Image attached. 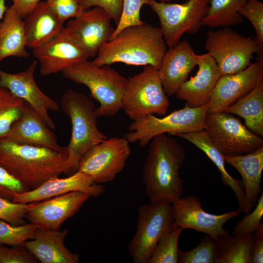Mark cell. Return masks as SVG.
<instances>
[{
  "label": "cell",
  "mask_w": 263,
  "mask_h": 263,
  "mask_svg": "<svg viewBox=\"0 0 263 263\" xmlns=\"http://www.w3.org/2000/svg\"><path fill=\"white\" fill-rule=\"evenodd\" d=\"M142 170L145 191L150 203L172 204L184 194L183 181L179 175L186 158L183 147L166 133L154 136Z\"/></svg>",
  "instance_id": "cell-1"
},
{
  "label": "cell",
  "mask_w": 263,
  "mask_h": 263,
  "mask_svg": "<svg viewBox=\"0 0 263 263\" xmlns=\"http://www.w3.org/2000/svg\"><path fill=\"white\" fill-rule=\"evenodd\" d=\"M67 148H48L0 139V166L29 190L64 173Z\"/></svg>",
  "instance_id": "cell-2"
},
{
  "label": "cell",
  "mask_w": 263,
  "mask_h": 263,
  "mask_svg": "<svg viewBox=\"0 0 263 263\" xmlns=\"http://www.w3.org/2000/svg\"><path fill=\"white\" fill-rule=\"evenodd\" d=\"M167 46L160 28L144 23L121 30L101 47L92 62L99 66L150 65L159 70Z\"/></svg>",
  "instance_id": "cell-3"
},
{
  "label": "cell",
  "mask_w": 263,
  "mask_h": 263,
  "mask_svg": "<svg viewBox=\"0 0 263 263\" xmlns=\"http://www.w3.org/2000/svg\"><path fill=\"white\" fill-rule=\"evenodd\" d=\"M59 106L69 117L72 126L64 172L71 175L77 170L83 154L108 137L98 128L93 101L84 94L69 89L62 94Z\"/></svg>",
  "instance_id": "cell-4"
},
{
  "label": "cell",
  "mask_w": 263,
  "mask_h": 263,
  "mask_svg": "<svg viewBox=\"0 0 263 263\" xmlns=\"http://www.w3.org/2000/svg\"><path fill=\"white\" fill-rule=\"evenodd\" d=\"M65 78L86 86L99 103L97 117H112L122 110L128 78L108 65L99 66L87 60L75 63L62 71Z\"/></svg>",
  "instance_id": "cell-5"
},
{
  "label": "cell",
  "mask_w": 263,
  "mask_h": 263,
  "mask_svg": "<svg viewBox=\"0 0 263 263\" xmlns=\"http://www.w3.org/2000/svg\"><path fill=\"white\" fill-rule=\"evenodd\" d=\"M208 103L199 107L187 104L181 109L158 117L150 114L133 120L124 137L130 143H137L145 147L155 136L164 133L169 135L205 130Z\"/></svg>",
  "instance_id": "cell-6"
},
{
  "label": "cell",
  "mask_w": 263,
  "mask_h": 263,
  "mask_svg": "<svg viewBox=\"0 0 263 263\" xmlns=\"http://www.w3.org/2000/svg\"><path fill=\"white\" fill-rule=\"evenodd\" d=\"M158 70L148 65L140 73L128 78L122 109L132 121L150 114L164 116L169 106Z\"/></svg>",
  "instance_id": "cell-7"
},
{
  "label": "cell",
  "mask_w": 263,
  "mask_h": 263,
  "mask_svg": "<svg viewBox=\"0 0 263 263\" xmlns=\"http://www.w3.org/2000/svg\"><path fill=\"white\" fill-rule=\"evenodd\" d=\"M210 0H188L183 3H175L150 0L148 5L158 17L167 46L176 45L185 33L194 34L199 31Z\"/></svg>",
  "instance_id": "cell-8"
},
{
  "label": "cell",
  "mask_w": 263,
  "mask_h": 263,
  "mask_svg": "<svg viewBox=\"0 0 263 263\" xmlns=\"http://www.w3.org/2000/svg\"><path fill=\"white\" fill-rule=\"evenodd\" d=\"M135 233L128 245L134 263H147L161 236L173 226L172 204L158 201L140 206Z\"/></svg>",
  "instance_id": "cell-9"
},
{
  "label": "cell",
  "mask_w": 263,
  "mask_h": 263,
  "mask_svg": "<svg viewBox=\"0 0 263 263\" xmlns=\"http://www.w3.org/2000/svg\"><path fill=\"white\" fill-rule=\"evenodd\" d=\"M205 46L222 75H232L246 68L258 48L251 37L241 35L229 27L209 31Z\"/></svg>",
  "instance_id": "cell-10"
},
{
  "label": "cell",
  "mask_w": 263,
  "mask_h": 263,
  "mask_svg": "<svg viewBox=\"0 0 263 263\" xmlns=\"http://www.w3.org/2000/svg\"><path fill=\"white\" fill-rule=\"evenodd\" d=\"M204 130L224 155H244L263 147L261 136L250 131L240 119L225 112L207 113Z\"/></svg>",
  "instance_id": "cell-11"
},
{
  "label": "cell",
  "mask_w": 263,
  "mask_h": 263,
  "mask_svg": "<svg viewBox=\"0 0 263 263\" xmlns=\"http://www.w3.org/2000/svg\"><path fill=\"white\" fill-rule=\"evenodd\" d=\"M131 153L130 142L124 137L107 138L83 154L77 170L96 184L111 182L123 170Z\"/></svg>",
  "instance_id": "cell-12"
},
{
  "label": "cell",
  "mask_w": 263,
  "mask_h": 263,
  "mask_svg": "<svg viewBox=\"0 0 263 263\" xmlns=\"http://www.w3.org/2000/svg\"><path fill=\"white\" fill-rule=\"evenodd\" d=\"M112 20L103 9L94 7L70 19L65 28L75 43L90 58L96 56L101 47L111 38L114 30Z\"/></svg>",
  "instance_id": "cell-13"
},
{
  "label": "cell",
  "mask_w": 263,
  "mask_h": 263,
  "mask_svg": "<svg viewBox=\"0 0 263 263\" xmlns=\"http://www.w3.org/2000/svg\"><path fill=\"white\" fill-rule=\"evenodd\" d=\"M37 64L34 61L24 71L12 74L0 70V85L29 104L50 129L55 123L49 114L50 111H58L59 104L45 94L36 82L34 74Z\"/></svg>",
  "instance_id": "cell-14"
},
{
  "label": "cell",
  "mask_w": 263,
  "mask_h": 263,
  "mask_svg": "<svg viewBox=\"0 0 263 263\" xmlns=\"http://www.w3.org/2000/svg\"><path fill=\"white\" fill-rule=\"evenodd\" d=\"M174 225L183 230L194 229L215 239L228 234L224 228L229 220L238 216V210L216 215L206 211L202 207L200 199L195 196H188L176 199L172 204Z\"/></svg>",
  "instance_id": "cell-15"
},
{
  "label": "cell",
  "mask_w": 263,
  "mask_h": 263,
  "mask_svg": "<svg viewBox=\"0 0 263 263\" xmlns=\"http://www.w3.org/2000/svg\"><path fill=\"white\" fill-rule=\"evenodd\" d=\"M86 193L75 191L28 204L25 218L38 228L59 229L72 217L90 197Z\"/></svg>",
  "instance_id": "cell-16"
},
{
  "label": "cell",
  "mask_w": 263,
  "mask_h": 263,
  "mask_svg": "<svg viewBox=\"0 0 263 263\" xmlns=\"http://www.w3.org/2000/svg\"><path fill=\"white\" fill-rule=\"evenodd\" d=\"M263 79V64L256 61L244 70L222 75L208 102L207 113L224 112L252 90Z\"/></svg>",
  "instance_id": "cell-17"
},
{
  "label": "cell",
  "mask_w": 263,
  "mask_h": 263,
  "mask_svg": "<svg viewBox=\"0 0 263 263\" xmlns=\"http://www.w3.org/2000/svg\"><path fill=\"white\" fill-rule=\"evenodd\" d=\"M32 50L39 63L40 73L44 76L62 72L67 67L89 58L65 27L49 41Z\"/></svg>",
  "instance_id": "cell-18"
},
{
  "label": "cell",
  "mask_w": 263,
  "mask_h": 263,
  "mask_svg": "<svg viewBox=\"0 0 263 263\" xmlns=\"http://www.w3.org/2000/svg\"><path fill=\"white\" fill-rule=\"evenodd\" d=\"M75 191H82L90 197H95L103 193L105 188L102 184L94 183L90 176L77 170L67 177L52 178L36 188L17 194L14 196L12 201L28 204Z\"/></svg>",
  "instance_id": "cell-19"
},
{
  "label": "cell",
  "mask_w": 263,
  "mask_h": 263,
  "mask_svg": "<svg viewBox=\"0 0 263 263\" xmlns=\"http://www.w3.org/2000/svg\"><path fill=\"white\" fill-rule=\"evenodd\" d=\"M198 56L187 40L179 41L167 50L158 74L163 89L168 96L176 94L191 71L197 65Z\"/></svg>",
  "instance_id": "cell-20"
},
{
  "label": "cell",
  "mask_w": 263,
  "mask_h": 263,
  "mask_svg": "<svg viewBox=\"0 0 263 263\" xmlns=\"http://www.w3.org/2000/svg\"><path fill=\"white\" fill-rule=\"evenodd\" d=\"M197 65L196 75L186 80L175 94L177 98L186 101V104L193 108L208 103L222 75L218 65L208 53L199 55Z\"/></svg>",
  "instance_id": "cell-21"
},
{
  "label": "cell",
  "mask_w": 263,
  "mask_h": 263,
  "mask_svg": "<svg viewBox=\"0 0 263 263\" xmlns=\"http://www.w3.org/2000/svg\"><path fill=\"white\" fill-rule=\"evenodd\" d=\"M0 139L44 147L56 150L66 149L58 144L51 129L26 102L20 118L13 124L8 133Z\"/></svg>",
  "instance_id": "cell-22"
},
{
  "label": "cell",
  "mask_w": 263,
  "mask_h": 263,
  "mask_svg": "<svg viewBox=\"0 0 263 263\" xmlns=\"http://www.w3.org/2000/svg\"><path fill=\"white\" fill-rule=\"evenodd\" d=\"M69 230L38 228L33 238L23 246L42 263H77L79 255L65 245L64 240Z\"/></svg>",
  "instance_id": "cell-23"
},
{
  "label": "cell",
  "mask_w": 263,
  "mask_h": 263,
  "mask_svg": "<svg viewBox=\"0 0 263 263\" xmlns=\"http://www.w3.org/2000/svg\"><path fill=\"white\" fill-rule=\"evenodd\" d=\"M176 136L188 140L204 152L213 162L221 173L222 184L234 192L237 199L240 212L245 214L251 209L247 202L242 181L232 177L226 171L223 154L211 141L205 130L181 133Z\"/></svg>",
  "instance_id": "cell-24"
},
{
  "label": "cell",
  "mask_w": 263,
  "mask_h": 263,
  "mask_svg": "<svg viewBox=\"0 0 263 263\" xmlns=\"http://www.w3.org/2000/svg\"><path fill=\"white\" fill-rule=\"evenodd\" d=\"M24 20L27 47H38L49 41L63 29L60 21L46 1H40Z\"/></svg>",
  "instance_id": "cell-25"
},
{
  "label": "cell",
  "mask_w": 263,
  "mask_h": 263,
  "mask_svg": "<svg viewBox=\"0 0 263 263\" xmlns=\"http://www.w3.org/2000/svg\"><path fill=\"white\" fill-rule=\"evenodd\" d=\"M225 162L235 168L242 177L245 198L251 209L257 204L261 192V183L263 170V147L244 155H223Z\"/></svg>",
  "instance_id": "cell-26"
},
{
  "label": "cell",
  "mask_w": 263,
  "mask_h": 263,
  "mask_svg": "<svg viewBox=\"0 0 263 263\" xmlns=\"http://www.w3.org/2000/svg\"><path fill=\"white\" fill-rule=\"evenodd\" d=\"M27 47L24 20L11 5L0 22V62L10 56L28 57Z\"/></svg>",
  "instance_id": "cell-27"
},
{
  "label": "cell",
  "mask_w": 263,
  "mask_h": 263,
  "mask_svg": "<svg viewBox=\"0 0 263 263\" xmlns=\"http://www.w3.org/2000/svg\"><path fill=\"white\" fill-rule=\"evenodd\" d=\"M223 112L242 117L248 129L263 137V79L249 93Z\"/></svg>",
  "instance_id": "cell-28"
},
{
  "label": "cell",
  "mask_w": 263,
  "mask_h": 263,
  "mask_svg": "<svg viewBox=\"0 0 263 263\" xmlns=\"http://www.w3.org/2000/svg\"><path fill=\"white\" fill-rule=\"evenodd\" d=\"M247 0H210L203 26L210 28L229 27L244 21L239 11Z\"/></svg>",
  "instance_id": "cell-29"
},
{
  "label": "cell",
  "mask_w": 263,
  "mask_h": 263,
  "mask_svg": "<svg viewBox=\"0 0 263 263\" xmlns=\"http://www.w3.org/2000/svg\"><path fill=\"white\" fill-rule=\"evenodd\" d=\"M252 237V233L243 236L226 234L218 237L220 253L217 263H250Z\"/></svg>",
  "instance_id": "cell-30"
},
{
  "label": "cell",
  "mask_w": 263,
  "mask_h": 263,
  "mask_svg": "<svg viewBox=\"0 0 263 263\" xmlns=\"http://www.w3.org/2000/svg\"><path fill=\"white\" fill-rule=\"evenodd\" d=\"M183 230L174 225L165 232L156 244L147 263H178V241Z\"/></svg>",
  "instance_id": "cell-31"
},
{
  "label": "cell",
  "mask_w": 263,
  "mask_h": 263,
  "mask_svg": "<svg viewBox=\"0 0 263 263\" xmlns=\"http://www.w3.org/2000/svg\"><path fill=\"white\" fill-rule=\"evenodd\" d=\"M25 103L0 85V138L20 118Z\"/></svg>",
  "instance_id": "cell-32"
},
{
  "label": "cell",
  "mask_w": 263,
  "mask_h": 263,
  "mask_svg": "<svg viewBox=\"0 0 263 263\" xmlns=\"http://www.w3.org/2000/svg\"><path fill=\"white\" fill-rule=\"evenodd\" d=\"M218 243L214 238L206 235L201 238L199 244L187 252L179 249L180 263H217L219 256Z\"/></svg>",
  "instance_id": "cell-33"
},
{
  "label": "cell",
  "mask_w": 263,
  "mask_h": 263,
  "mask_svg": "<svg viewBox=\"0 0 263 263\" xmlns=\"http://www.w3.org/2000/svg\"><path fill=\"white\" fill-rule=\"evenodd\" d=\"M239 13L251 22L255 30L254 39L258 48L257 61L263 64V3L259 0H247Z\"/></svg>",
  "instance_id": "cell-34"
},
{
  "label": "cell",
  "mask_w": 263,
  "mask_h": 263,
  "mask_svg": "<svg viewBox=\"0 0 263 263\" xmlns=\"http://www.w3.org/2000/svg\"><path fill=\"white\" fill-rule=\"evenodd\" d=\"M37 228L31 223L15 225L0 220V244L22 246L25 241L33 238Z\"/></svg>",
  "instance_id": "cell-35"
},
{
  "label": "cell",
  "mask_w": 263,
  "mask_h": 263,
  "mask_svg": "<svg viewBox=\"0 0 263 263\" xmlns=\"http://www.w3.org/2000/svg\"><path fill=\"white\" fill-rule=\"evenodd\" d=\"M149 1L150 0H124L120 20L110 39L114 38L126 27L143 24L144 22L140 19V10L144 5L148 4Z\"/></svg>",
  "instance_id": "cell-36"
},
{
  "label": "cell",
  "mask_w": 263,
  "mask_h": 263,
  "mask_svg": "<svg viewBox=\"0 0 263 263\" xmlns=\"http://www.w3.org/2000/svg\"><path fill=\"white\" fill-rule=\"evenodd\" d=\"M263 216V192L255 206L254 210L245 214L234 228V235L243 236L252 234L263 223L261 220Z\"/></svg>",
  "instance_id": "cell-37"
},
{
  "label": "cell",
  "mask_w": 263,
  "mask_h": 263,
  "mask_svg": "<svg viewBox=\"0 0 263 263\" xmlns=\"http://www.w3.org/2000/svg\"><path fill=\"white\" fill-rule=\"evenodd\" d=\"M28 204L14 203L0 197V220L15 225L25 224Z\"/></svg>",
  "instance_id": "cell-38"
},
{
  "label": "cell",
  "mask_w": 263,
  "mask_h": 263,
  "mask_svg": "<svg viewBox=\"0 0 263 263\" xmlns=\"http://www.w3.org/2000/svg\"><path fill=\"white\" fill-rule=\"evenodd\" d=\"M49 6L62 23L80 16L85 10L77 0H47Z\"/></svg>",
  "instance_id": "cell-39"
},
{
  "label": "cell",
  "mask_w": 263,
  "mask_h": 263,
  "mask_svg": "<svg viewBox=\"0 0 263 263\" xmlns=\"http://www.w3.org/2000/svg\"><path fill=\"white\" fill-rule=\"evenodd\" d=\"M37 258L23 245L9 247L0 244V263H35Z\"/></svg>",
  "instance_id": "cell-40"
},
{
  "label": "cell",
  "mask_w": 263,
  "mask_h": 263,
  "mask_svg": "<svg viewBox=\"0 0 263 263\" xmlns=\"http://www.w3.org/2000/svg\"><path fill=\"white\" fill-rule=\"evenodd\" d=\"M84 10L98 7L103 9L111 17L116 25L120 20L124 0H77Z\"/></svg>",
  "instance_id": "cell-41"
},
{
  "label": "cell",
  "mask_w": 263,
  "mask_h": 263,
  "mask_svg": "<svg viewBox=\"0 0 263 263\" xmlns=\"http://www.w3.org/2000/svg\"><path fill=\"white\" fill-rule=\"evenodd\" d=\"M28 190L0 166V197L12 201L15 195Z\"/></svg>",
  "instance_id": "cell-42"
},
{
  "label": "cell",
  "mask_w": 263,
  "mask_h": 263,
  "mask_svg": "<svg viewBox=\"0 0 263 263\" xmlns=\"http://www.w3.org/2000/svg\"><path fill=\"white\" fill-rule=\"evenodd\" d=\"M249 262L263 263V223L252 233L250 247Z\"/></svg>",
  "instance_id": "cell-43"
},
{
  "label": "cell",
  "mask_w": 263,
  "mask_h": 263,
  "mask_svg": "<svg viewBox=\"0 0 263 263\" xmlns=\"http://www.w3.org/2000/svg\"><path fill=\"white\" fill-rule=\"evenodd\" d=\"M12 6L22 18H25L40 1V0H11Z\"/></svg>",
  "instance_id": "cell-44"
},
{
  "label": "cell",
  "mask_w": 263,
  "mask_h": 263,
  "mask_svg": "<svg viewBox=\"0 0 263 263\" xmlns=\"http://www.w3.org/2000/svg\"><path fill=\"white\" fill-rule=\"evenodd\" d=\"M7 8L6 0H0V22L2 19Z\"/></svg>",
  "instance_id": "cell-45"
},
{
  "label": "cell",
  "mask_w": 263,
  "mask_h": 263,
  "mask_svg": "<svg viewBox=\"0 0 263 263\" xmlns=\"http://www.w3.org/2000/svg\"><path fill=\"white\" fill-rule=\"evenodd\" d=\"M171 0H159V1L164 2H170Z\"/></svg>",
  "instance_id": "cell-46"
}]
</instances>
